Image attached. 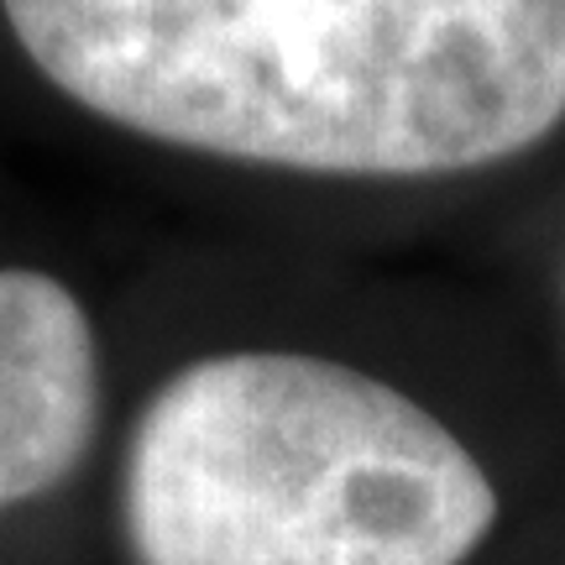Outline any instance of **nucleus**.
Listing matches in <instances>:
<instances>
[{
  "label": "nucleus",
  "mask_w": 565,
  "mask_h": 565,
  "mask_svg": "<svg viewBox=\"0 0 565 565\" xmlns=\"http://www.w3.org/2000/svg\"><path fill=\"white\" fill-rule=\"evenodd\" d=\"M100 419V345L74 288L0 267V513L74 477Z\"/></svg>",
  "instance_id": "obj_3"
},
{
  "label": "nucleus",
  "mask_w": 565,
  "mask_h": 565,
  "mask_svg": "<svg viewBox=\"0 0 565 565\" xmlns=\"http://www.w3.org/2000/svg\"><path fill=\"white\" fill-rule=\"evenodd\" d=\"M137 565H461L498 524L482 461L356 366L221 351L152 393L126 445Z\"/></svg>",
  "instance_id": "obj_2"
},
{
  "label": "nucleus",
  "mask_w": 565,
  "mask_h": 565,
  "mask_svg": "<svg viewBox=\"0 0 565 565\" xmlns=\"http://www.w3.org/2000/svg\"><path fill=\"white\" fill-rule=\"evenodd\" d=\"M100 121L330 179H435L565 121V0H0Z\"/></svg>",
  "instance_id": "obj_1"
}]
</instances>
